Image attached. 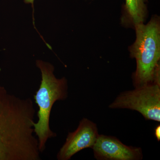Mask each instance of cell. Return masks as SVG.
<instances>
[{
  "mask_svg": "<svg viewBox=\"0 0 160 160\" xmlns=\"http://www.w3.org/2000/svg\"><path fill=\"white\" fill-rule=\"evenodd\" d=\"M35 108L30 98L0 86V160H41L34 135Z\"/></svg>",
  "mask_w": 160,
  "mask_h": 160,
  "instance_id": "1",
  "label": "cell"
},
{
  "mask_svg": "<svg viewBox=\"0 0 160 160\" xmlns=\"http://www.w3.org/2000/svg\"><path fill=\"white\" fill-rule=\"evenodd\" d=\"M135 42L129 47L130 56L136 60L137 68L132 75L134 88L152 84H160V24L153 16L145 25L135 27Z\"/></svg>",
  "mask_w": 160,
  "mask_h": 160,
  "instance_id": "2",
  "label": "cell"
},
{
  "mask_svg": "<svg viewBox=\"0 0 160 160\" xmlns=\"http://www.w3.org/2000/svg\"><path fill=\"white\" fill-rule=\"evenodd\" d=\"M36 65L41 72L42 79L39 88L34 96L39 110L38 120L33 123V129L42 153L46 149L48 140L57 136L56 133L52 130L49 126L50 114L52 106L57 101L65 100L68 97V87L66 78L58 79L55 76L54 67L51 64L37 60Z\"/></svg>",
  "mask_w": 160,
  "mask_h": 160,
  "instance_id": "3",
  "label": "cell"
},
{
  "mask_svg": "<svg viewBox=\"0 0 160 160\" xmlns=\"http://www.w3.org/2000/svg\"><path fill=\"white\" fill-rule=\"evenodd\" d=\"M111 109H129L146 120L160 122V84H152L122 92L109 105Z\"/></svg>",
  "mask_w": 160,
  "mask_h": 160,
  "instance_id": "4",
  "label": "cell"
},
{
  "mask_svg": "<svg viewBox=\"0 0 160 160\" xmlns=\"http://www.w3.org/2000/svg\"><path fill=\"white\" fill-rule=\"evenodd\" d=\"M99 134L97 126L86 118L81 120L77 129L69 132L66 142L58 152V160H69L79 152L94 146Z\"/></svg>",
  "mask_w": 160,
  "mask_h": 160,
  "instance_id": "5",
  "label": "cell"
},
{
  "mask_svg": "<svg viewBox=\"0 0 160 160\" xmlns=\"http://www.w3.org/2000/svg\"><path fill=\"white\" fill-rule=\"evenodd\" d=\"M94 158L98 160H141L142 148L126 146L117 138L99 134L92 147Z\"/></svg>",
  "mask_w": 160,
  "mask_h": 160,
  "instance_id": "6",
  "label": "cell"
},
{
  "mask_svg": "<svg viewBox=\"0 0 160 160\" xmlns=\"http://www.w3.org/2000/svg\"><path fill=\"white\" fill-rule=\"evenodd\" d=\"M147 0H126L121 22L123 26L135 28L146 20Z\"/></svg>",
  "mask_w": 160,
  "mask_h": 160,
  "instance_id": "7",
  "label": "cell"
},
{
  "mask_svg": "<svg viewBox=\"0 0 160 160\" xmlns=\"http://www.w3.org/2000/svg\"><path fill=\"white\" fill-rule=\"evenodd\" d=\"M154 135L158 142L160 141V126L158 125L156 127L154 130Z\"/></svg>",
  "mask_w": 160,
  "mask_h": 160,
  "instance_id": "8",
  "label": "cell"
},
{
  "mask_svg": "<svg viewBox=\"0 0 160 160\" xmlns=\"http://www.w3.org/2000/svg\"><path fill=\"white\" fill-rule=\"evenodd\" d=\"M34 0H24V2L26 4H31L32 5V7L33 8V3Z\"/></svg>",
  "mask_w": 160,
  "mask_h": 160,
  "instance_id": "9",
  "label": "cell"
}]
</instances>
